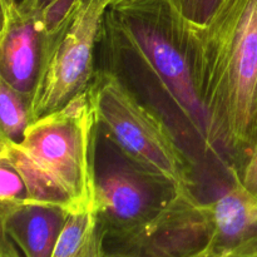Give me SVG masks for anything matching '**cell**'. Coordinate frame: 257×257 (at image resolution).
<instances>
[{"instance_id": "obj_14", "label": "cell", "mask_w": 257, "mask_h": 257, "mask_svg": "<svg viewBox=\"0 0 257 257\" xmlns=\"http://www.w3.org/2000/svg\"><path fill=\"white\" fill-rule=\"evenodd\" d=\"M181 17L193 25H203L210 20L222 0H171Z\"/></svg>"}, {"instance_id": "obj_1", "label": "cell", "mask_w": 257, "mask_h": 257, "mask_svg": "<svg viewBox=\"0 0 257 257\" xmlns=\"http://www.w3.org/2000/svg\"><path fill=\"white\" fill-rule=\"evenodd\" d=\"M188 38L208 150L238 172L257 146V0H222L206 24L188 23Z\"/></svg>"}, {"instance_id": "obj_7", "label": "cell", "mask_w": 257, "mask_h": 257, "mask_svg": "<svg viewBox=\"0 0 257 257\" xmlns=\"http://www.w3.org/2000/svg\"><path fill=\"white\" fill-rule=\"evenodd\" d=\"M0 78L30 99L42 62L43 37L20 0H0Z\"/></svg>"}, {"instance_id": "obj_5", "label": "cell", "mask_w": 257, "mask_h": 257, "mask_svg": "<svg viewBox=\"0 0 257 257\" xmlns=\"http://www.w3.org/2000/svg\"><path fill=\"white\" fill-rule=\"evenodd\" d=\"M95 124L128 156L172 181L195 190L191 158L160 112L108 68H97L88 88Z\"/></svg>"}, {"instance_id": "obj_15", "label": "cell", "mask_w": 257, "mask_h": 257, "mask_svg": "<svg viewBox=\"0 0 257 257\" xmlns=\"http://www.w3.org/2000/svg\"><path fill=\"white\" fill-rule=\"evenodd\" d=\"M190 257H257V235L228 246L206 245Z\"/></svg>"}, {"instance_id": "obj_12", "label": "cell", "mask_w": 257, "mask_h": 257, "mask_svg": "<svg viewBox=\"0 0 257 257\" xmlns=\"http://www.w3.org/2000/svg\"><path fill=\"white\" fill-rule=\"evenodd\" d=\"M0 120L2 137L13 141H19L30 123L29 97L3 78H0Z\"/></svg>"}, {"instance_id": "obj_11", "label": "cell", "mask_w": 257, "mask_h": 257, "mask_svg": "<svg viewBox=\"0 0 257 257\" xmlns=\"http://www.w3.org/2000/svg\"><path fill=\"white\" fill-rule=\"evenodd\" d=\"M20 2L34 17L38 29L43 37V48H44L72 22L83 0H20Z\"/></svg>"}, {"instance_id": "obj_13", "label": "cell", "mask_w": 257, "mask_h": 257, "mask_svg": "<svg viewBox=\"0 0 257 257\" xmlns=\"http://www.w3.org/2000/svg\"><path fill=\"white\" fill-rule=\"evenodd\" d=\"M27 198V186L22 176L12 166L0 162V202L2 205L25 202Z\"/></svg>"}, {"instance_id": "obj_10", "label": "cell", "mask_w": 257, "mask_h": 257, "mask_svg": "<svg viewBox=\"0 0 257 257\" xmlns=\"http://www.w3.org/2000/svg\"><path fill=\"white\" fill-rule=\"evenodd\" d=\"M52 257H102V241L94 211L68 216Z\"/></svg>"}, {"instance_id": "obj_2", "label": "cell", "mask_w": 257, "mask_h": 257, "mask_svg": "<svg viewBox=\"0 0 257 257\" xmlns=\"http://www.w3.org/2000/svg\"><path fill=\"white\" fill-rule=\"evenodd\" d=\"M99 43L112 65L140 64L186 130L210 151L207 118L193 79L188 23L171 0H114L104 14Z\"/></svg>"}, {"instance_id": "obj_6", "label": "cell", "mask_w": 257, "mask_h": 257, "mask_svg": "<svg viewBox=\"0 0 257 257\" xmlns=\"http://www.w3.org/2000/svg\"><path fill=\"white\" fill-rule=\"evenodd\" d=\"M109 0H83L72 22L43 48L29 99L30 122L59 109L88 90L95 73V49Z\"/></svg>"}, {"instance_id": "obj_8", "label": "cell", "mask_w": 257, "mask_h": 257, "mask_svg": "<svg viewBox=\"0 0 257 257\" xmlns=\"http://www.w3.org/2000/svg\"><path fill=\"white\" fill-rule=\"evenodd\" d=\"M69 215L44 203L2 205V257H52Z\"/></svg>"}, {"instance_id": "obj_17", "label": "cell", "mask_w": 257, "mask_h": 257, "mask_svg": "<svg viewBox=\"0 0 257 257\" xmlns=\"http://www.w3.org/2000/svg\"><path fill=\"white\" fill-rule=\"evenodd\" d=\"M112 2H114V0H109V4H110V3H112Z\"/></svg>"}, {"instance_id": "obj_9", "label": "cell", "mask_w": 257, "mask_h": 257, "mask_svg": "<svg viewBox=\"0 0 257 257\" xmlns=\"http://www.w3.org/2000/svg\"><path fill=\"white\" fill-rule=\"evenodd\" d=\"M232 183L213 200L202 202L211 230L207 245L228 246L257 235V196L232 171Z\"/></svg>"}, {"instance_id": "obj_16", "label": "cell", "mask_w": 257, "mask_h": 257, "mask_svg": "<svg viewBox=\"0 0 257 257\" xmlns=\"http://www.w3.org/2000/svg\"><path fill=\"white\" fill-rule=\"evenodd\" d=\"M237 173L243 185L257 196V146Z\"/></svg>"}, {"instance_id": "obj_3", "label": "cell", "mask_w": 257, "mask_h": 257, "mask_svg": "<svg viewBox=\"0 0 257 257\" xmlns=\"http://www.w3.org/2000/svg\"><path fill=\"white\" fill-rule=\"evenodd\" d=\"M95 118L88 90L28 124L19 141L0 138V162L24 180L25 202L69 213L94 211Z\"/></svg>"}, {"instance_id": "obj_4", "label": "cell", "mask_w": 257, "mask_h": 257, "mask_svg": "<svg viewBox=\"0 0 257 257\" xmlns=\"http://www.w3.org/2000/svg\"><path fill=\"white\" fill-rule=\"evenodd\" d=\"M94 187L102 255L135 240L178 193L172 181L128 156L97 124Z\"/></svg>"}]
</instances>
